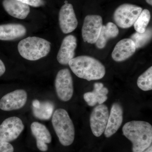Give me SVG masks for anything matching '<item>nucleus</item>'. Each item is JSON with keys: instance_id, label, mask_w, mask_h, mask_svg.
Listing matches in <instances>:
<instances>
[{"instance_id": "1", "label": "nucleus", "mask_w": 152, "mask_h": 152, "mask_svg": "<svg viewBox=\"0 0 152 152\" xmlns=\"http://www.w3.org/2000/svg\"><path fill=\"white\" fill-rule=\"evenodd\" d=\"M123 134L132 144L133 152H143L151 145L152 126L143 121H133L126 123Z\"/></svg>"}, {"instance_id": "17", "label": "nucleus", "mask_w": 152, "mask_h": 152, "mask_svg": "<svg viewBox=\"0 0 152 152\" xmlns=\"http://www.w3.org/2000/svg\"><path fill=\"white\" fill-rule=\"evenodd\" d=\"M26 27L19 24H6L0 25V40L12 41L22 37L26 33Z\"/></svg>"}, {"instance_id": "8", "label": "nucleus", "mask_w": 152, "mask_h": 152, "mask_svg": "<svg viewBox=\"0 0 152 152\" xmlns=\"http://www.w3.org/2000/svg\"><path fill=\"white\" fill-rule=\"evenodd\" d=\"M102 26V18L100 16H86L84 20L82 29V37L84 42L91 44L96 43Z\"/></svg>"}, {"instance_id": "24", "label": "nucleus", "mask_w": 152, "mask_h": 152, "mask_svg": "<svg viewBox=\"0 0 152 152\" xmlns=\"http://www.w3.org/2000/svg\"><path fill=\"white\" fill-rule=\"evenodd\" d=\"M84 99L88 104L91 107H93L97 103L95 95L92 92L85 93L84 94Z\"/></svg>"}, {"instance_id": "18", "label": "nucleus", "mask_w": 152, "mask_h": 152, "mask_svg": "<svg viewBox=\"0 0 152 152\" xmlns=\"http://www.w3.org/2000/svg\"><path fill=\"white\" fill-rule=\"evenodd\" d=\"M119 31L116 25L112 22H109L105 26H103L99 36L96 42V45L99 49H103L106 46L110 39L116 37Z\"/></svg>"}, {"instance_id": "15", "label": "nucleus", "mask_w": 152, "mask_h": 152, "mask_svg": "<svg viewBox=\"0 0 152 152\" xmlns=\"http://www.w3.org/2000/svg\"><path fill=\"white\" fill-rule=\"evenodd\" d=\"M136 50L135 45L132 39H123L114 48L112 53V58L116 62L124 61L133 56Z\"/></svg>"}, {"instance_id": "26", "label": "nucleus", "mask_w": 152, "mask_h": 152, "mask_svg": "<svg viewBox=\"0 0 152 152\" xmlns=\"http://www.w3.org/2000/svg\"><path fill=\"white\" fill-rule=\"evenodd\" d=\"M13 146L9 142L0 143V152H14Z\"/></svg>"}, {"instance_id": "4", "label": "nucleus", "mask_w": 152, "mask_h": 152, "mask_svg": "<svg viewBox=\"0 0 152 152\" xmlns=\"http://www.w3.org/2000/svg\"><path fill=\"white\" fill-rule=\"evenodd\" d=\"M20 54L29 61H37L46 56L51 50V43L38 37H28L20 41L18 45Z\"/></svg>"}, {"instance_id": "6", "label": "nucleus", "mask_w": 152, "mask_h": 152, "mask_svg": "<svg viewBox=\"0 0 152 152\" xmlns=\"http://www.w3.org/2000/svg\"><path fill=\"white\" fill-rule=\"evenodd\" d=\"M58 97L63 102H68L72 99L74 93L73 82L70 72L68 69L58 72L55 83Z\"/></svg>"}, {"instance_id": "25", "label": "nucleus", "mask_w": 152, "mask_h": 152, "mask_svg": "<svg viewBox=\"0 0 152 152\" xmlns=\"http://www.w3.org/2000/svg\"><path fill=\"white\" fill-rule=\"evenodd\" d=\"M18 1L26 4L28 6H31L35 7H41L44 5L45 4L44 0H18Z\"/></svg>"}, {"instance_id": "9", "label": "nucleus", "mask_w": 152, "mask_h": 152, "mask_svg": "<svg viewBox=\"0 0 152 152\" xmlns=\"http://www.w3.org/2000/svg\"><path fill=\"white\" fill-rule=\"evenodd\" d=\"M109 109L104 104L97 106L90 116L91 129L94 135L100 137L105 130L109 116Z\"/></svg>"}, {"instance_id": "11", "label": "nucleus", "mask_w": 152, "mask_h": 152, "mask_svg": "<svg viewBox=\"0 0 152 152\" xmlns=\"http://www.w3.org/2000/svg\"><path fill=\"white\" fill-rule=\"evenodd\" d=\"M59 23L64 34H69L75 30L78 21L72 5L66 4L61 7L59 13Z\"/></svg>"}, {"instance_id": "20", "label": "nucleus", "mask_w": 152, "mask_h": 152, "mask_svg": "<svg viewBox=\"0 0 152 152\" xmlns=\"http://www.w3.org/2000/svg\"><path fill=\"white\" fill-rule=\"evenodd\" d=\"M54 106L50 102L40 103L37 108H34V115L40 119L48 120L51 117Z\"/></svg>"}, {"instance_id": "22", "label": "nucleus", "mask_w": 152, "mask_h": 152, "mask_svg": "<svg viewBox=\"0 0 152 152\" xmlns=\"http://www.w3.org/2000/svg\"><path fill=\"white\" fill-rule=\"evenodd\" d=\"M137 85L140 89L145 91L152 89V67H150L139 77Z\"/></svg>"}, {"instance_id": "13", "label": "nucleus", "mask_w": 152, "mask_h": 152, "mask_svg": "<svg viewBox=\"0 0 152 152\" xmlns=\"http://www.w3.org/2000/svg\"><path fill=\"white\" fill-rule=\"evenodd\" d=\"M123 113L122 107L120 104L115 103L113 104L104 132L106 137L109 138L113 135L119 129L123 123Z\"/></svg>"}, {"instance_id": "29", "label": "nucleus", "mask_w": 152, "mask_h": 152, "mask_svg": "<svg viewBox=\"0 0 152 152\" xmlns=\"http://www.w3.org/2000/svg\"><path fill=\"white\" fill-rule=\"evenodd\" d=\"M145 1L146 2L150 5H152V0H145Z\"/></svg>"}, {"instance_id": "3", "label": "nucleus", "mask_w": 152, "mask_h": 152, "mask_svg": "<svg viewBox=\"0 0 152 152\" xmlns=\"http://www.w3.org/2000/svg\"><path fill=\"white\" fill-rule=\"evenodd\" d=\"M52 124L60 143L64 146L70 145L75 138L73 123L64 109H57L53 114Z\"/></svg>"}, {"instance_id": "27", "label": "nucleus", "mask_w": 152, "mask_h": 152, "mask_svg": "<svg viewBox=\"0 0 152 152\" xmlns=\"http://www.w3.org/2000/svg\"><path fill=\"white\" fill-rule=\"evenodd\" d=\"M5 71L6 67L2 61L0 59V77L4 74Z\"/></svg>"}, {"instance_id": "21", "label": "nucleus", "mask_w": 152, "mask_h": 152, "mask_svg": "<svg viewBox=\"0 0 152 152\" xmlns=\"http://www.w3.org/2000/svg\"><path fill=\"white\" fill-rule=\"evenodd\" d=\"M151 13L148 10H142L134 23V28L137 32L143 33L145 31L151 20Z\"/></svg>"}, {"instance_id": "14", "label": "nucleus", "mask_w": 152, "mask_h": 152, "mask_svg": "<svg viewBox=\"0 0 152 152\" xmlns=\"http://www.w3.org/2000/svg\"><path fill=\"white\" fill-rule=\"evenodd\" d=\"M31 130L36 139L37 147L39 150L43 152L48 151L47 144L51 142L52 137L46 126L41 123L34 122L31 125Z\"/></svg>"}, {"instance_id": "19", "label": "nucleus", "mask_w": 152, "mask_h": 152, "mask_svg": "<svg viewBox=\"0 0 152 152\" xmlns=\"http://www.w3.org/2000/svg\"><path fill=\"white\" fill-rule=\"evenodd\" d=\"M152 28H148L143 33L136 32L131 36L130 39L134 42L136 49L145 46L152 39Z\"/></svg>"}, {"instance_id": "16", "label": "nucleus", "mask_w": 152, "mask_h": 152, "mask_svg": "<svg viewBox=\"0 0 152 152\" xmlns=\"http://www.w3.org/2000/svg\"><path fill=\"white\" fill-rule=\"evenodd\" d=\"M2 4L6 12L16 18L25 19L29 14V6L18 0H4Z\"/></svg>"}, {"instance_id": "12", "label": "nucleus", "mask_w": 152, "mask_h": 152, "mask_svg": "<svg viewBox=\"0 0 152 152\" xmlns=\"http://www.w3.org/2000/svg\"><path fill=\"white\" fill-rule=\"evenodd\" d=\"M77 46V39L75 36H66L62 41L57 55L58 62L62 65H67L75 57Z\"/></svg>"}, {"instance_id": "28", "label": "nucleus", "mask_w": 152, "mask_h": 152, "mask_svg": "<svg viewBox=\"0 0 152 152\" xmlns=\"http://www.w3.org/2000/svg\"><path fill=\"white\" fill-rule=\"evenodd\" d=\"M143 152H152V146L151 145Z\"/></svg>"}, {"instance_id": "23", "label": "nucleus", "mask_w": 152, "mask_h": 152, "mask_svg": "<svg viewBox=\"0 0 152 152\" xmlns=\"http://www.w3.org/2000/svg\"><path fill=\"white\" fill-rule=\"evenodd\" d=\"M95 95L97 103L101 104H103L107 99V95L108 94L109 90L105 87H103L100 90L94 89L92 91Z\"/></svg>"}, {"instance_id": "2", "label": "nucleus", "mask_w": 152, "mask_h": 152, "mask_svg": "<svg viewBox=\"0 0 152 152\" xmlns=\"http://www.w3.org/2000/svg\"><path fill=\"white\" fill-rule=\"evenodd\" d=\"M68 64L77 77L89 81L100 80L105 75L106 69L104 65L99 60L88 56L74 58Z\"/></svg>"}, {"instance_id": "7", "label": "nucleus", "mask_w": 152, "mask_h": 152, "mask_svg": "<svg viewBox=\"0 0 152 152\" xmlns=\"http://www.w3.org/2000/svg\"><path fill=\"white\" fill-rule=\"evenodd\" d=\"M24 129V125L20 118L12 117L6 119L0 125V143L16 140Z\"/></svg>"}, {"instance_id": "5", "label": "nucleus", "mask_w": 152, "mask_h": 152, "mask_svg": "<svg viewBox=\"0 0 152 152\" xmlns=\"http://www.w3.org/2000/svg\"><path fill=\"white\" fill-rule=\"evenodd\" d=\"M142 9L139 6L125 4L118 7L114 12V21L122 28H128L134 25Z\"/></svg>"}, {"instance_id": "10", "label": "nucleus", "mask_w": 152, "mask_h": 152, "mask_svg": "<svg viewBox=\"0 0 152 152\" xmlns=\"http://www.w3.org/2000/svg\"><path fill=\"white\" fill-rule=\"evenodd\" d=\"M27 99V93L25 90H15L4 95L0 99V109L5 111L19 110L25 105Z\"/></svg>"}]
</instances>
